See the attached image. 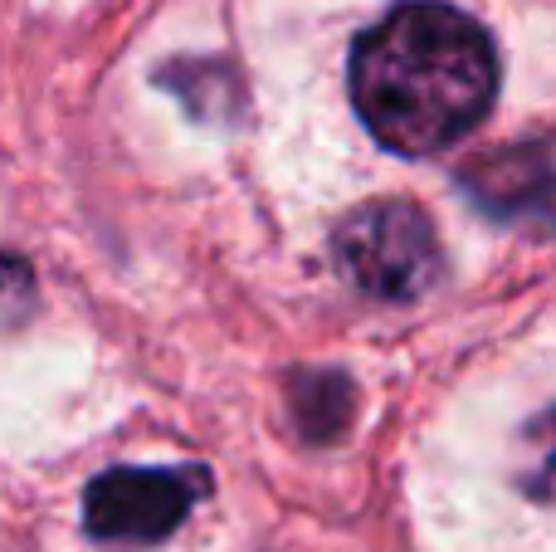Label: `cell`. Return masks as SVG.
Returning <instances> with one entry per match:
<instances>
[{
	"instance_id": "277c9868",
	"label": "cell",
	"mask_w": 556,
	"mask_h": 552,
	"mask_svg": "<svg viewBox=\"0 0 556 552\" xmlns=\"http://www.w3.org/2000/svg\"><path fill=\"white\" fill-rule=\"evenodd\" d=\"M459 186L483 215L503 225H538L547 230L552 215V152L542 137L522 147H498L459 172Z\"/></svg>"
},
{
	"instance_id": "6da1fadb",
	"label": "cell",
	"mask_w": 556,
	"mask_h": 552,
	"mask_svg": "<svg viewBox=\"0 0 556 552\" xmlns=\"http://www.w3.org/2000/svg\"><path fill=\"white\" fill-rule=\"evenodd\" d=\"M352 108L366 133L401 156L459 147L498 98L493 35L450 0H405L356 35Z\"/></svg>"
},
{
	"instance_id": "8992f818",
	"label": "cell",
	"mask_w": 556,
	"mask_h": 552,
	"mask_svg": "<svg viewBox=\"0 0 556 552\" xmlns=\"http://www.w3.org/2000/svg\"><path fill=\"white\" fill-rule=\"evenodd\" d=\"M156 78L181 98L195 123H240L244 108H250L240 74L220 59H181V64H166Z\"/></svg>"
},
{
	"instance_id": "7a4b0ae2",
	"label": "cell",
	"mask_w": 556,
	"mask_h": 552,
	"mask_svg": "<svg viewBox=\"0 0 556 552\" xmlns=\"http://www.w3.org/2000/svg\"><path fill=\"white\" fill-rule=\"evenodd\" d=\"M332 260L352 289L381 303H415L440 284L444 254L434 221L415 201H371L332 235Z\"/></svg>"
},
{
	"instance_id": "52a82bcc",
	"label": "cell",
	"mask_w": 556,
	"mask_h": 552,
	"mask_svg": "<svg viewBox=\"0 0 556 552\" xmlns=\"http://www.w3.org/2000/svg\"><path fill=\"white\" fill-rule=\"evenodd\" d=\"M35 309V279H29V264L15 254H0V328L20 323Z\"/></svg>"
},
{
	"instance_id": "5b68a950",
	"label": "cell",
	"mask_w": 556,
	"mask_h": 552,
	"mask_svg": "<svg viewBox=\"0 0 556 552\" xmlns=\"http://www.w3.org/2000/svg\"><path fill=\"white\" fill-rule=\"evenodd\" d=\"M288 416L307 446H337L356 421V387L337 367H307L288 377Z\"/></svg>"
},
{
	"instance_id": "3957f363",
	"label": "cell",
	"mask_w": 556,
	"mask_h": 552,
	"mask_svg": "<svg viewBox=\"0 0 556 552\" xmlns=\"http://www.w3.org/2000/svg\"><path fill=\"white\" fill-rule=\"evenodd\" d=\"M211 494V475L201 465H113L84 489V528L98 543H166L191 518V509Z\"/></svg>"
}]
</instances>
